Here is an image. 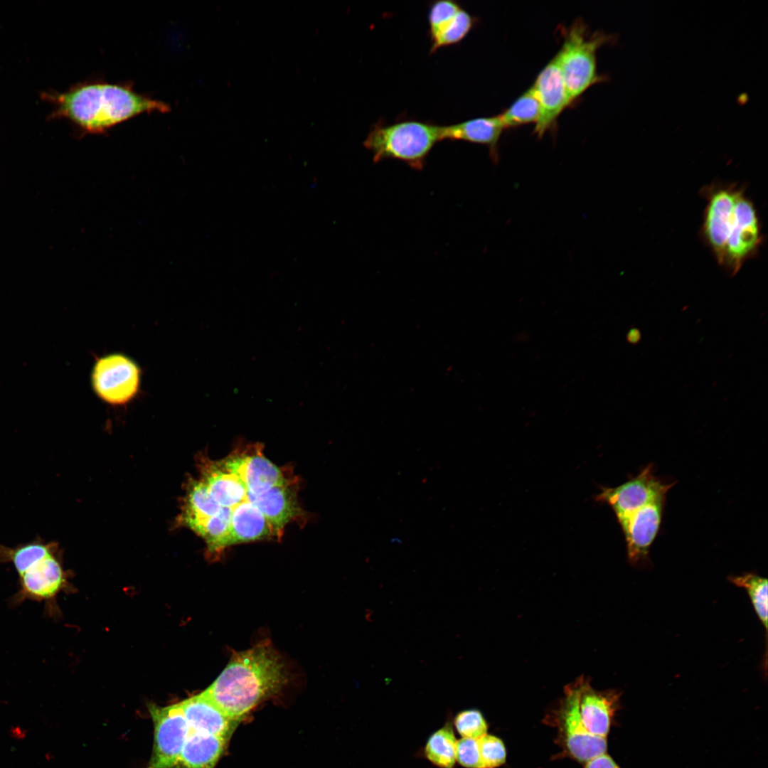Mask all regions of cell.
I'll return each mask as SVG.
<instances>
[{
    "label": "cell",
    "mask_w": 768,
    "mask_h": 768,
    "mask_svg": "<svg viewBox=\"0 0 768 768\" xmlns=\"http://www.w3.org/2000/svg\"><path fill=\"white\" fill-rule=\"evenodd\" d=\"M19 577V589L13 604L26 599L48 602L53 599L65 584V574L55 553L35 563Z\"/></svg>",
    "instance_id": "cell-13"
},
{
    "label": "cell",
    "mask_w": 768,
    "mask_h": 768,
    "mask_svg": "<svg viewBox=\"0 0 768 768\" xmlns=\"http://www.w3.org/2000/svg\"><path fill=\"white\" fill-rule=\"evenodd\" d=\"M179 704L191 731L229 740L240 722L226 715L203 692Z\"/></svg>",
    "instance_id": "cell-15"
},
{
    "label": "cell",
    "mask_w": 768,
    "mask_h": 768,
    "mask_svg": "<svg viewBox=\"0 0 768 768\" xmlns=\"http://www.w3.org/2000/svg\"><path fill=\"white\" fill-rule=\"evenodd\" d=\"M608 39L602 33L590 34L581 22L569 28L556 56L570 104L602 80L597 69V51Z\"/></svg>",
    "instance_id": "cell-6"
},
{
    "label": "cell",
    "mask_w": 768,
    "mask_h": 768,
    "mask_svg": "<svg viewBox=\"0 0 768 768\" xmlns=\"http://www.w3.org/2000/svg\"><path fill=\"white\" fill-rule=\"evenodd\" d=\"M441 139L461 140L486 145L496 159V148L504 127L498 115L471 119L441 126Z\"/></svg>",
    "instance_id": "cell-18"
},
{
    "label": "cell",
    "mask_w": 768,
    "mask_h": 768,
    "mask_svg": "<svg viewBox=\"0 0 768 768\" xmlns=\"http://www.w3.org/2000/svg\"><path fill=\"white\" fill-rule=\"evenodd\" d=\"M284 664L268 639L235 652L213 683L203 691L230 718L240 720L277 694L287 683Z\"/></svg>",
    "instance_id": "cell-1"
},
{
    "label": "cell",
    "mask_w": 768,
    "mask_h": 768,
    "mask_svg": "<svg viewBox=\"0 0 768 768\" xmlns=\"http://www.w3.org/2000/svg\"><path fill=\"white\" fill-rule=\"evenodd\" d=\"M296 484V481H294L274 486L257 495L256 500L252 503L268 521L279 540L287 524L301 520L303 516V511L297 498Z\"/></svg>",
    "instance_id": "cell-16"
},
{
    "label": "cell",
    "mask_w": 768,
    "mask_h": 768,
    "mask_svg": "<svg viewBox=\"0 0 768 768\" xmlns=\"http://www.w3.org/2000/svg\"><path fill=\"white\" fill-rule=\"evenodd\" d=\"M220 462L240 478L249 491L257 495L274 486L295 481L289 471L278 467L265 457L261 444L238 448Z\"/></svg>",
    "instance_id": "cell-9"
},
{
    "label": "cell",
    "mask_w": 768,
    "mask_h": 768,
    "mask_svg": "<svg viewBox=\"0 0 768 768\" xmlns=\"http://www.w3.org/2000/svg\"><path fill=\"white\" fill-rule=\"evenodd\" d=\"M531 87L540 107L535 133L541 137L570 104L556 55L540 70Z\"/></svg>",
    "instance_id": "cell-11"
},
{
    "label": "cell",
    "mask_w": 768,
    "mask_h": 768,
    "mask_svg": "<svg viewBox=\"0 0 768 768\" xmlns=\"http://www.w3.org/2000/svg\"><path fill=\"white\" fill-rule=\"evenodd\" d=\"M141 372L127 356L113 353L98 358L92 372V385L97 395L112 405L127 404L139 392Z\"/></svg>",
    "instance_id": "cell-7"
},
{
    "label": "cell",
    "mask_w": 768,
    "mask_h": 768,
    "mask_svg": "<svg viewBox=\"0 0 768 768\" xmlns=\"http://www.w3.org/2000/svg\"><path fill=\"white\" fill-rule=\"evenodd\" d=\"M441 126L407 119L394 124L374 125L363 145L373 154L374 162L393 159L420 170L426 159L441 139Z\"/></svg>",
    "instance_id": "cell-5"
},
{
    "label": "cell",
    "mask_w": 768,
    "mask_h": 768,
    "mask_svg": "<svg viewBox=\"0 0 768 768\" xmlns=\"http://www.w3.org/2000/svg\"><path fill=\"white\" fill-rule=\"evenodd\" d=\"M477 740L483 768H496L504 764L506 752L501 739L486 734Z\"/></svg>",
    "instance_id": "cell-25"
},
{
    "label": "cell",
    "mask_w": 768,
    "mask_h": 768,
    "mask_svg": "<svg viewBox=\"0 0 768 768\" xmlns=\"http://www.w3.org/2000/svg\"><path fill=\"white\" fill-rule=\"evenodd\" d=\"M455 757L466 768H483L477 739L462 737L457 740Z\"/></svg>",
    "instance_id": "cell-26"
},
{
    "label": "cell",
    "mask_w": 768,
    "mask_h": 768,
    "mask_svg": "<svg viewBox=\"0 0 768 768\" xmlns=\"http://www.w3.org/2000/svg\"><path fill=\"white\" fill-rule=\"evenodd\" d=\"M626 338L629 343L637 344L641 338V331L637 328H631L627 332Z\"/></svg>",
    "instance_id": "cell-28"
},
{
    "label": "cell",
    "mask_w": 768,
    "mask_h": 768,
    "mask_svg": "<svg viewBox=\"0 0 768 768\" xmlns=\"http://www.w3.org/2000/svg\"><path fill=\"white\" fill-rule=\"evenodd\" d=\"M540 115V104L531 87L521 95L503 112L498 114L504 129L528 123L536 124Z\"/></svg>",
    "instance_id": "cell-22"
},
{
    "label": "cell",
    "mask_w": 768,
    "mask_h": 768,
    "mask_svg": "<svg viewBox=\"0 0 768 768\" xmlns=\"http://www.w3.org/2000/svg\"><path fill=\"white\" fill-rule=\"evenodd\" d=\"M559 711L565 745L572 757L580 762H587L606 753L607 737L592 735L582 721L577 679L565 687Z\"/></svg>",
    "instance_id": "cell-10"
},
{
    "label": "cell",
    "mask_w": 768,
    "mask_h": 768,
    "mask_svg": "<svg viewBox=\"0 0 768 768\" xmlns=\"http://www.w3.org/2000/svg\"><path fill=\"white\" fill-rule=\"evenodd\" d=\"M230 528L223 550L233 545L276 538L277 533L264 515L248 501L239 503L231 511Z\"/></svg>",
    "instance_id": "cell-17"
},
{
    "label": "cell",
    "mask_w": 768,
    "mask_h": 768,
    "mask_svg": "<svg viewBox=\"0 0 768 768\" xmlns=\"http://www.w3.org/2000/svg\"><path fill=\"white\" fill-rule=\"evenodd\" d=\"M228 741L217 736L190 731L174 768H215Z\"/></svg>",
    "instance_id": "cell-19"
},
{
    "label": "cell",
    "mask_w": 768,
    "mask_h": 768,
    "mask_svg": "<svg viewBox=\"0 0 768 768\" xmlns=\"http://www.w3.org/2000/svg\"><path fill=\"white\" fill-rule=\"evenodd\" d=\"M52 543L36 540L14 548L0 544V563H11L18 575L44 558L55 553Z\"/></svg>",
    "instance_id": "cell-20"
},
{
    "label": "cell",
    "mask_w": 768,
    "mask_h": 768,
    "mask_svg": "<svg viewBox=\"0 0 768 768\" xmlns=\"http://www.w3.org/2000/svg\"><path fill=\"white\" fill-rule=\"evenodd\" d=\"M454 722L462 737L479 739L487 734L486 722L481 712L477 710H466L459 713Z\"/></svg>",
    "instance_id": "cell-24"
},
{
    "label": "cell",
    "mask_w": 768,
    "mask_h": 768,
    "mask_svg": "<svg viewBox=\"0 0 768 768\" xmlns=\"http://www.w3.org/2000/svg\"><path fill=\"white\" fill-rule=\"evenodd\" d=\"M579 710L583 724L592 735L607 737L617 710L620 693L615 690H595L583 676L577 679Z\"/></svg>",
    "instance_id": "cell-14"
},
{
    "label": "cell",
    "mask_w": 768,
    "mask_h": 768,
    "mask_svg": "<svg viewBox=\"0 0 768 768\" xmlns=\"http://www.w3.org/2000/svg\"><path fill=\"white\" fill-rule=\"evenodd\" d=\"M673 485L656 476L649 464L636 476L599 495V500L607 503L617 516L632 565L648 560L661 526L666 494Z\"/></svg>",
    "instance_id": "cell-4"
},
{
    "label": "cell",
    "mask_w": 768,
    "mask_h": 768,
    "mask_svg": "<svg viewBox=\"0 0 768 768\" xmlns=\"http://www.w3.org/2000/svg\"><path fill=\"white\" fill-rule=\"evenodd\" d=\"M45 97L55 105V117L66 118L91 134H103L140 114L170 111L166 103L138 93L130 85L104 82H85Z\"/></svg>",
    "instance_id": "cell-2"
},
{
    "label": "cell",
    "mask_w": 768,
    "mask_h": 768,
    "mask_svg": "<svg viewBox=\"0 0 768 768\" xmlns=\"http://www.w3.org/2000/svg\"><path fill=\"white\" fill-rule=\"evenodd\" d=\"M586 768H619L610 756L606 753L599 755L586 762Z\"/></svg>",
    "instance_id": "cell-27"
},
{
    "label": "cell",
    "mask_w": 768,
    "mask_h": 768,
    "mask_svg": "<svg viewBox=\"0 0 768 768\" xmlns=\"http://www.w3.org/2000/svg\"><path fill=\"white\" fill-rule=\"evenodd\" d=\"M729 581L737 587L744 588L751 600V603L759 620L767 630V579L753 573H746L740 576H732Z\"/></svg>",
    "instance_id": "cell-23"
},
{
    "label": "cell",
    "mask_w": 768,
    "mask_h": 768,
    "mask_svg": "<svg viewBox=\"0 0 768 768\" xmlns=\"http://www.w3.org/2000/svg\"><path fill=\"white\" fill-rule=\"evenodd\" d=\"M148 708L154 723V744L146 768H174L191 731L180 704H149Z\"/></svg>",
    "instance_id": "cell-8"
},
{
    "label": "cell",
    "mask_w": 768,
    "mask_h": 768,
    "mask_svg": "<svg viewBox=\"0 0 768 768\" xmlns=\"http://www.w3.org/2000/svg\"><path fill=\"white\" fill-rule=\"evenodd\" d=\"M456 743L452 727L447 723L429 737L425 747V757L439 768H454Z\"/></svg>",
    "instance_id": "cell-21"
},
{
    "label": "cell",
    "mask_w": 768,
    "mask_h": 768,
    "mask_svg": "<svg viewBox=\"0 0 768 768\" xmlns=\"http://www.w3.org/2000/svg\"><path fill=\"white\" fill-rule=\"evenodd\" d=\"M430 53L462 41L470 32L474 18L457 1L440 0L433 2L428 12Z\"/></svg>",
    "instance_id": "cell-12"
},
{
    "label": "cell",
    "mask_w": 768,
    "mask_h": 768,
    "mask_svg": "<svg viewBox=\"0 0 768 768\" xmlns=\"http://www.w3.org/2000/svg\"><path fill=\"white\" fill-rule=\"evenodd\" d=\"M703 233L717 261L732 274L756 252L762 241L754 204L734 186L709 191Z\"/></svg>",
    "instance_id": "cell-3"
}]
</instances>
